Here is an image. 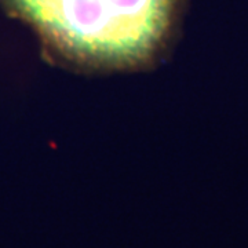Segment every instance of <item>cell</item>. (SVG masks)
<instances>
[{
	"instance_id": "1",
	"label": "cell",
	"mask_w": 248,
	"mask_h": 248,
	"mask_svg": "<svg viewBox=\"0 0 248 248\" xmlns=\"http://www.w3.org/2000/svg\"><path fill=\"white\" fill-rule=\"evenodd\" d=\"M51 51L80 66L133 69L169 43L182 0H0Z\"/></svg>"
}]
</instances>
